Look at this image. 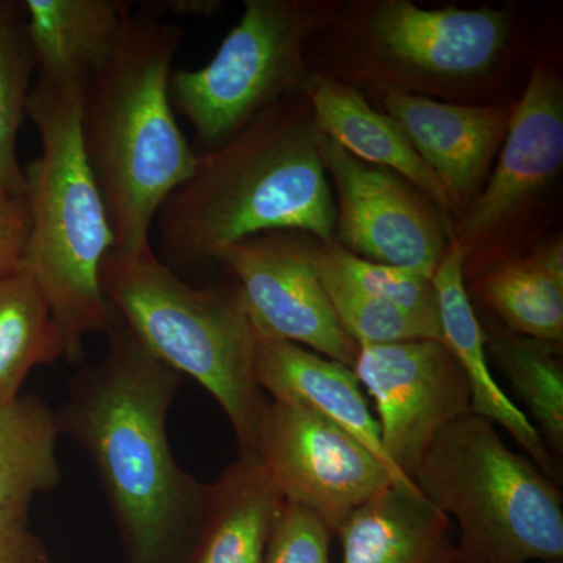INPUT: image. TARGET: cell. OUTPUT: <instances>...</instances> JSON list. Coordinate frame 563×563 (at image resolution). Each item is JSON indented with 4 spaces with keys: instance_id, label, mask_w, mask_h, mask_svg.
I'll use <instances>...</instances> for the list:
<instances>
[{
    "instance_id": "30",
    "label": "cell",
    "mask_w": 563,
    "mask_h": 563,
    "mask_svg": "<svg viewBox=\"0 0 563 563\" xmlns=\"http://www.w3.org/2000/svg\"><path fill=\"white\" fill-rule=\"evenodd\" d=\"M0 563H51L43 539L29 528V517L0 515Z\"/></svg>"
},
{
    "instance_id": "18",
    "label": "cell",
    "mask_w": 563,
    "mask_h": 563,
    "mask_svg": "<svg viewBox=\"0 0 563 563\" xmlns=\"http://www.w3.org/2000/svg\"><path fill=\"white\" fill-rule=\"evenodd\" d=\"M36 77L87 85L120 46L133 14L122 0H24Z\"/></svg>"
},
{
    "instance_id": "1",
    "label": "cell",
    "mask_w": 563,
    "mask_h": 563,
    "mask_svg": "<svg viewBox=\"0 0 563 563\" xmlns=\"http://www.w3.org/2000/svg\"><path fill=\"white\" fill-rule=\"evenodd\" d=\"M118 314V313H117ZM109 351L70 380L62 433L90 455L128 563H185L201 532L211 484L174 457L168 415L184 376L117 317Z\"/></svg>"
},
{
    "instance_id": "5",
    "label": "cell",
    "mask_w": 563,
    "mask_h": 563,
    "mask_svg": "<svg viewBox=\"0 0 563 563\" xmlns=\"http://www.w3.org/2000/svg\"><path fill=\"white\" fill-rule=\"evenodd\" d=\"M318 36L331 69L377 96L474 103L495 87L515 40L510 9H422L410 0L342 3Z\"/></svg>"
},
{
    "instance_id": "22",
    "label": "cell",
    "mask_w": 563,
    "mask_h": 563,
    "mask_svg": "<svg viewBox=\"0 0 563 563\" xmlns=\"http://www.w3.org/2000/svg\"><path fill=\"white\" fill-rule=\"evenodd\" d=\"M58 415L35 395L0 406V515L29 517L40 493L62 481Z\"/></svg>"
},
{
    "instance_id": "4",
    "label": "cell",
    "mask_w": 563,
    "mask_h": 563,
    "mask_svg": "<svg viewBox=\"0 0 563 563\" xmlns=\"http://www.w3.org/2000/svg\"><path fill=\"white\" fill-rule=\"evenodd\" d=\"M85 87L36 77L25 110L41 140L38 157L24 168L31 211L25 269L49 299L69 362H79L85 339L109 332L118 317L101 288L114 239L81 141Z\"/></svg>"
},
{
    "instance_id": "27",
    "label": "cell",
    "mask_w": 563,
    "mask_h": 563,
    "mask_svg": "<svg viewBox=\"0 0 563 563\" xmlns=\"http://www.w3.org/2000/svg\"><path fill=\"white\" fill-rule=\"evenodd\" d=\"M318 276L328 292L336 321L358 347L412 340H442V331L437 325L355 290L333 277Z\"/></svg>"
},
{
    "instance_id": "29",
    "label": "cell",
    "mask_w": 563,
    "mask_h": 563,
    "mask_svg": "<svg viewBox=\"0 0 563 563\" xmlns=\"http://www.w3.org/2000/svg\"><path fill=\"white\" fill-rule=\"evenodd\" d=\"M31 211L24 192L0 190V282L24 272Z\"/></svg>"
},
{
    "instance_id": "7",
    "label": "cell",
    "mask_w": 563,
    "mask_h": 563,
    "mask_svg": "<svg viewBox=\"0 0 563 563\" xmlns=\"http://www.w3.org/2000/svg\"><path fill=\"white\" fill-rule=\"evenodd\" d=\"M410 479L457 526L459 563L563 559L559 483L485 418L470 413L444 429Z\"/></svg>"
},
{
    "instance_id": "10",
    "label": "cell",
    "mask_w": 563,
    "mask_h": 563,
    "mask_svg": "<svg viewBox=\"0 0 563 563\" xmlns=\"http://www.w3.org/2000/svg\"><path fill=\"white\" fill-rule=\"evenodd\" d=\"M254 457L285 501L312 510L333 537L352 512L395 483L379 459L339 426L274 399L258 422Z\"/></svg>"
},
{
    "instance_id": "17",
    "label": "cell",
    "mask_w": 563,
    "mask_h": 563,
    "mask_svg": "<svg viewBox=\"0 0 563 563\" xmlns=\"http://www.w3.org/2000/svg\"><path fill=\"white\" fill-rule=\"evenodd\" d=\"M342 563H459L454 525L415 484H390L336 536Z\"/></svg>"
},
{
    "instance_id": "24",
    "label": "cell",
    "mask_w": 563,
    "mask_h": 563,
    "mask_svg": "<svg viewBox=\"0 0 563 563\" xmlns=\"http://www.w3.org/2000/svg\"><path fill=\"white\" fill-rule=\"evenodd\" d=\"M485 347L528 410V418L542 437L544 446L562 463V344L498 331L490 335L485 333Z\"/></svg>"
},
{
    "instance_id": "28",
    "label": "cell",
    "mask_w": 563,
    "mask_h": 563,
    "mask_svg": "<svg viewBox=\"0 0 563 563\" xmlns=\"http://www.w3.org/2000/svg\"><path fill=\"white\" fill-rule=\"evenodd\" d=\"M333 533L307 507L285 501L277 515L263 563H331Z\"/></svg>"
},
{
    "instance_id": "11",
    "label": "cell",
    "mask_w": 563,
    "mask_h": 563,
    "mask_svg": "<svg viewBox=\"0 0 563 563\" xmlns=\"http://www.w3.org/2000/svg\"><path fill=\"white\" fill-rule=\"evenodd\" d=\"M325 174L336 192L335 242L366 261L433 277L453 224L398 173L369 165L320 133Z\"/></svg>"
},
{
    "instance_id": "13",
    "label": "cell",
    "mask_w": 563,
    "mask_h": 563,
    "mask_svg": "<svg viewBox=\"0 0 563 563\" xmlns=\"http://www.w3.org/2000/svg\"><path fill=\"white\" fill-rule=\"evenodd\" d=\"M261 340L299 344L354 366L358 346L340 322L310 255V235L277 231L250 236L222 252Z\"/></svg>"
},
{
    "instance_id": "3",
    "label": "cell",
    "mask_w": 563,
    "mask_h": 563,
    "mask_svg": "<svg viewBox=\"0 0 563 563\" xmlns=\"http://www.w3.org/2000/svg\"><path fill=\"white\" fill-rule=\"evenodd\" d=\"M184 33L150 10L133 13L117 52L85 87L81 141L109 211L113 251L152 246L158 210L198 163L169 98Z\"/></svg>"
},
{
    "instance_id": "31",
    "label": "cell",
    "mask_w": 563,
    "mask_h": 563,
    "mask_svg": "<svg viewBox=\"0 0 563 563\" xmlns=\"http://www.w3.org/2000/svg\"><path fill=\"white\" fill-rule=\"evenodd\" d=\"M158 7L152 3L151 9L168 10L181 16L210 18L222 10L220 0H174V2H162Z\"/></svg>"
},
{
    "instance_id": "8",
    "label": "cell",
    "mask_w": 563,
    "mask_h": 563,
    "mask_svg": "<svg viewBox=\"0 0 563 563\" xmlns=\"http://www.w3.org/2000/svg\"><path fill=\"white\" fill-rule=\"evenodd\" d=\"M331 0H246L239 24L210 63L173 70V109L203 154L217 150L285 96L303 92L307 46L335 16Z\"/></svg>"
},
{
    "instance_id": "21",
    "label": "cell",
    "mask_w": 563,
    "mask_h": 563,
    "mask_svg": "<svg viewBox=\"0 0 563 563\" xmlns=\"http://www.w3.org/2000/svg\"><path fill=\"white\" fill-rule=\"evenodd\" d=\"M285 498L254 455H239L213 484L209 512L185 563H263Z\"/></svg>"
},
{
    "instance_id": "26",
    "label": "cell",
    "mask_w": 563,
    "mask_h": 563,
    "mask_svg": "<svg viewBox=\"0 0 563 563\" xmlns=\"http://www.w3.org/2000/svg\"><path fill=\"white\" fill-rule=\"evenodd\" d=\"M310 255L318 274L333 277L355 290L398 307L404 312L440 328L439 306L432 277L412 269L366 261L344 250L335 240L321 242L312 235Z\"/></svg>"
},
{
    "instance_id": "6",
    "label": "cell",
    "mask_w": 563,
    "mask_h": 563,
    "mask_svg": "<svg viewBox=\"0 0 563 563\" xmlns=\"http://www.w3.org/2000/svg\"><path fill=\"white\" fill-rule=\"evenodd\" d=\"M101 288L122 322L158 358L220 404L240 455H254L266 399L255 376L257 333L235 282L196 287L155 255L111 250Z\"/></svg>"
},
{
    "instance_id": "25",
    "label": "cell",
    "mask_w": 563,
    "mask_h": 563,
    "mask_svg": "<svg viewBox=\"0 0 563 563\" xmlns=\"http://www.w3.org/2000/svg\"><path fill=\"white\" fill-rule=\"evenodd\" d=\"M36 74L24 0H0V190L24 192L18 135Z\"/></svg>"
},
{
    "instance_id": "19",
    "label": "cell",
    "mask_w": 563,
    "mask_h": 563,
    "mask_svg": "<svg viewBox=\"0 0 563 563\" xmlns=\"http://www.w3.org/2000/svg\"><path fill=\"white\" fill-rule=\"evenodd\" d=\"M303 95L322 135L358 161L398 173L428 196L450 220L439 184L398 122L372 106L361 90L321 70L310 73Z\"/></svg>"
},
{
    "instance_id": "20",
    "label": "cell",
    "mask_w": 563,
    "mask_h": 563,
    "mask_svg": "<svg viewBox=\"0 0 563 563\" xmlns=\"http://www.w3.org/2000/svg\"><path fill=\"white\" fill-rule=\"evenodd\" d=\"M465 287L507 332L563 343L561 233L465 277Z\"/></svg>"
},
{
    "instance_id": "23",
    "label": "cell",
    "mask_w": 563,
    "mask_h": 563,
    "mask_svg": "<svg viewBox=\"0 0 563 563\" xmlns=\"http://www.w3.org/2000/svg\"><path fill=\"white\" fill-rule=\"evenodd\" d=\"M65 357L49 299L27 269L0 282V406L20 396L33 368Z\"/></svg>"
},
{
    "instance_id": "16",
    "label": "cell",
    "mask_w": 563,
    "mask_h": 563,
    "mask_svg": "<svg viewBox=\"0 0 563 563\" xmlns=\"http://www.w3.org/2000/svg\"><path fill=\"white\" fill-rule=\"evenodd\" d=\"M255 376L269 399L298 404L320 415L376 455L396 484H413L385 454L379 424L351 366L299 344L261 340Z\"/></svg>"
},
{
    "instance_id": "14",
    "label": "cell",
    "mask_w": 563,
    "mask_h": 563,
    "mask_svg": "<svg viewBox=\"0 0 563 563\" xmlns=\"http://www.w3.org/2000/svg\"><path fill=\"white\" fill-rule=\"evenodd\" d=\"M380 110L399 125L439 184L451 222L483 191L509 125L512 106L459 103L421 96H380Z\"/></svg>"
},
{
    "instance_id": "2",
    "label": "cell",
    "mask_w": 563,
    "mask_h": 563,
    "mask_svg": "<svg viewBox=\"0 0 563 563\" xmlns=\"http://www.w3.org/2000/svg\"><path fill=\"white\" fill-rule=\"evenodd\" d=\"M335 221L320 131L306 95L295 92L198 155L195 172L158 210L155 255L180 276L220 263L228 247L261 233L332 242Z\"/></svg>"
},
{
    "instance_id": "12",
    "label": "cell",
    "mask_w": 563,
    "mask_h": 563,
    "mask_svg": "<svg viewBox=\"0 0 563 563\" xmlns=\"http://www.w3.org/2000/svg\"><path fill=\"white\" fill-rule=\"evenodd\" d=\"M352 369L376 406L385 454L409 479L437 437L472 413L468 380L442 340L361 346Z\"/></svg>"
},
{
    "instance_id": "9",
    "label": "cell",
    "mask_w": 563,
    "mask_h": 563,
    "mask_svg": "<svg viewBox=\"0 0 563 563\" xmlns=\"http://www.w3.org/2000/svg\"><path fill=\"white\" fill-rule=\"evenodd\" d=\"M563 165V81L547 60L536 62L512 106L506 139L483 191L454 222L466 250L463 276L525 254L544 199Z\"/></svg>"
},
{
    "instance_id": "32",
    "label": "cell",
    "mask_w": 563,
    "mask_h": 563,
    "mask_svg": "<svg viewBox=\"0 0 563 563\" xmlns=\"http://www.w3.org/2000/svg\"><path fill=\"white\" fill-rule=\"evenodd\" d=\"M547 563H563V559H561V561H553V562H547Z\"/></svg>"
},
{
    "instance_id": "15",
    "label": "cell",
    "mask_w": 563,
    "mask_h": 563,
    "mask_svg": "<svg viewBox=\"0 0 563 563\" xmlns=\"http://www.w3.org/2000/svg\"><path fill=\"white\" fill-rule=\"evenodd\" d=\"M465 247L451 240L432 280L437 291L442 342L453 352L468 380L472 413L495 426H501L547 476L561 484V463L544 446L542 437L533 428L528 415L504 393L493 377L487 361L485 332L465 287Z\"/></svg>"
}]
</instances>
